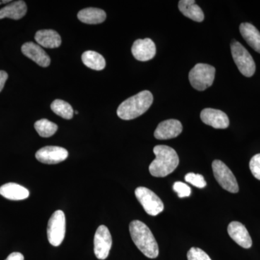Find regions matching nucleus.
<instances>
[{"instance_id":"nucleus-22","label":"nucleus","mask_w":260,"mask_h":260,"mask_svg":"<svg viewBox=\"0 0 260 260\" xmlns=\"http://www.w3.org/2000/svg\"><path fill=\"white\" fill-rule=\"evenodd\" d=\"M82 61L85 66L94 70H104L106 67V61L102 54L96 51H87L82 55Z\"/></svg>"},{"instance_id":"nucleus-12","label":"nucleus","mask_w":260,"mask_h":260,"mask_svg":"<svg viewBox=\"0 0 260 260\" xmlns=\"http://www.w3.org/2000/svg\"><path fill=\"white\" fill-rule=\"evenodd\" d=\"M203 122L207 125L213 126L215 129H226L229 126V119L227 114L218 109H203L200 114Z\"/></svg>"},{"instance_id":"nucleus-9","label":"nucleus","mask_w":260,"mask_h":260,"mask_svg":"<svg viewBox=\"0 0 260 260\" xmlns=\"http://www.w3.org/2000/svg\"><path fill=\"white\" fill-rule=\"evenodd\" d=\"M112 246V238L106 225L98 228L94 237V253L98 259H107Z\"/></svg>"},{"instance_id":"nucleus-3","label":"nucleus","mask_w":260,"mask_h":260,"mask_svg":"<svg viewBox=\"0 0 260 260\" xmlns=\"http://www.w3.org/2000/svg\"><path fill=\"white\" fill-rule=\"evenodd\" d=\"M153 102V94L143 90L121 103L117 109V115L123 120L134 119L146 112Z\"/></svg>"},{"instance_id":"nucleus-6","label":"nucleus","mask_w":260,"mask_h":260,"mask_svg":"<svg viewBox=\"0 0 260 260\" xmlns=\"http://www.w3.org/2000/svg\"><path fill=\"white\" fill-rule=\"evenodd\" d=\"M66 232V219L64 212L56 210L49 219L47 226L48 240L51 245H60L64 239Z\"/></svg>"},{"instance_id":"nucleus-5","label":"nucleus","mask_w":260,"mask_h":260,"mask_svg":"<svg viewBox=\"0 0 260 260\" xmlns=\"http://www.w3.org/2000/svg\"><path fill=\"white\" fill-rule=\"evenodd\" d=\"M231 49L233 59L240 73L247 78L253 76L255 73L256 65L249 51L236 41L231 44Z\"/></svg>"},{"instance_id":"nucleus-11","label":"nucleus","mask_w":260,"mask_h":260,"mask_svg":"<svg viewBox=\"0 0 260 260\" xmlns=\"http://www.w3.org/2000/svg\"><path fill=\"white\" fill-rule=\"evenodd\" d=\"M132 53L137 60L147 61L155 56L156 47L155 43L150 39H138L133 44Z\"/></svg>"},{"instance_id":"nucleus-25","label":"nucleus","mask_w":260,"mask_h":260,"mask_svg":"<svg viewBox=\"0 0 260 260\" xmlns=\"http://www.w3.org/2000/svg\"><path fill=\"white\" fill-rule=\"evenodd\" d=\"M185 181L186 182L190 183L193 186L200 188V189H203L207 185L204 177L201 174H194V173H189V174H186Z\"/></svg>"},{"instance_id":"nucleus-26","label":"nucleus","mask_w":260,"mask_h":260,"mask_svg":"<svg viewBox=\"0 0 260 260\" xmlns=\"http://www.w3.org/2000/svg\"><path fill=\"white\" fill-rule=\"evenodd\" d=\"M188 260H212L208 254L200 248L192 247L187 252Z\"/></svg>"},{"instance_id":"nucleus-1","label":"nucleus","mask_w":260,"mask_h":260,"mask_svg":"<svg viewBox=\"0 0 260 260\" xmlns=\"http://www.w3.org/2000/svg\"><path fill=\"white\" fill-rule=\"evenodd\" d=\"M153 153L155 160L149 166V172L153 177H167L179 166V156L174 148L167 145H157L154 147Z\"/></svg>"},{"instance_id":"nucleus-14","label":"nucleus","mask_w":260,"mask_h":260,"mask_svg":"<svg viewBox=\"0 0 260 260\" xmlns=\"http://www.w3.org/2000/svg\"><path fill=\"white\" fill-rule=\"evenodd\" d=\"M23 54L42 68H47L51 63L50 57L39 44L27 42L21 47Z\"/></svg>"},{"instance_id":"nucleus-20","label":"nucleus","mask_w":260,"mask_h":260,"mask_svg":"<svg viewBox=\"0 0 260 260\" xmlns=\"http://www.w3.org/2000/svg\"><path fill=\"white\" fill-rule=\"evenodd\" d=\"M27 13V5L25 2L15 1L0 10V20L8 18L19 20L25 16Z\"/></svg>"},{"instance_id":"nucleus-24","label":"nucleus","mask_w":260,"mask_h":260,"mask_svg":"<svg viewBox=\"0 0 260 260\" xmlns=\"http://www.w3.org/2000/svg\"><path fill=\"white\" fill-rule=\"evenodd\" d=\"M34 127L42 138H49L56 133L58 129V126L55 123L48 120L47 119H42L36 121L34 124Z\"/></svg>"},{"instance_id":"nucleus-31","label":"nucleus","mask_w":260,"mask_h":260,"mask_svg":"<svg viewBox=\"0 0 260 260\" xmlns=\"http://www.w3.org/2000/svg\"><path fill=\"white\" fill-rule=\"evenodd\" d=\"M10 3V0H7V1H5V0H3V1H0V5L5 4V3Z\"/></svg>"},{"instance_id":"nucleus-15","label":"nucleus","mask_w":260,"mask_h":260,"mask_svg":"<svg viewBox=\"0 0 260 260\" xmlns=\"http://www.w3.org/2000/svg\"><path fill=\"white\" fill-rule=\"evenodd\" d=\"M228 233L234 242L244 249H249L252 245V240L247 229L240 222L233 221L229 223Z\"/></svg>"},{"instance_id":"nucleus-27","label":"nucleus","mask_w":260,"mask_h":260,"mask_svg":"<svg viewBox=\"0 0 260 260\" xmlns=\"http://www.w3.org/2000/svg\"><path fill=\"white\" fill-rule=\"evenodd\" d=\"M173 189L177 193L179 198H184L190 196V187L187 184H186L185 183L181 182V181H177V182L174 183Z\"/></svg>"},{"instance_id":"nucleus-19","label":"nucleus","mask_w":260,"mask_h":260,"mask_svg":"<svg viewBox=\"0 0 260 260\" xmlns=\"http://www.w3.org/2000/svg\"><path fill=\"white\" fill-rule=\"evenodd\" d=\"M179 9L187 18L196 22H203L205 16L203 10L195 4L194 0H181L179 3Z\"/></svg>"},{"instance_id":"nucleus-13","label":"nucleus","mask_w":260,"mask_h":260,"mask_svg":"<svg viewBox=\"0 0 260 260\" xmlns=\"http://www.w3.org/2000/svg\"><path fill=\"white\" fill-rule=\"evenodd\" d=\"M181 123L177 119H168L162 121L154 133V136L158 140H169L177 138L182 132Z\"/></svg>"},{"instance_id":"nucleus-28","label":"nucleus","mask_w":260,"mask_h":260,"mask_svg":"<svg viewBox=\"0 0 260 260\" xmlns=\"http://www.w3.org/2000/svg\"><path fill=\"white\" fill-rule=\"evenodd\" d=\"M249 169L252 175L260 180V153L256 154L251 158L249 162Z\"/></svg>"},{"instance_id":"nucleus-4","label":"nucleus","mask_w":260,"mask_h":260,"mask_svg":"<svg viewBox=\"0 0 260 260\" xmlns=\"http://www.w3.org/2000/svg\"><path fill=\"white\" fill-rule=\"evenodd\" d=\"M215 69L210 64L199 63L189 72V80L191 86L199 91H203L213 85Z\"/></svg>"},{"instance_id":"nucleus-17","label":"nucleus","mask_w":260,"mask_h":260,"mask_svg":"<svg viewBox=\"0 0 260 260\" xmlns=\"http://www.w3.org/2000/svg\"><path fill=\"white\" fill-rule=\"evenodd\" d=\"M0 194L10 200H23L28 198L29 191L16 183H8L0 187Z\"/></svg>"},{"instance_id":"nucleus-21","label":"nucleus","mask_w":260,"mask_h":260,"mask_svg":"<svg viewBox=\"0 0 260 260\" xmlns=\"http://www.w3.org/2000/svg\"><path fill=\"white\" fill-rule=\"evenodd\" d=\"M78 18L82 23L86 24H99L105 21L107 14L105 11L99 8H88L80 10Z\"/></svg>"},{"instance_id":"nucleus-16","label":"nucleus","mask_w":260,"mask_h":260,"mask_svg":"<svg viewBox=\"0 0 260 260\" xmlns=\"http://www.w3.org/2000/svg\"><path fill=\"white\" fill-rule=\"evenodd\" d=\"M36 42L39 46L47 49H55L61 44V37L54 30H41L35 35Z\"/></svg>"},{"instance_id":"nucleus-7","label":"nucleus","mask_w":260,"mask_h":260,"mask_svg":"<svg viewBox=\"0 0 260 260\" xmlns=\"http://www.w3.org/2000/svg\"><path fill=\"white\" fill-rule=\"evenodd\" d=\"M214 177L223 189L229 192H239L237 179L231 169L220 160H215L212 164Z\"/></svg>"},{"instance_id":"nucleus-23","label":"nucleus","mask_w":260,"mask_h":260,"mask_svg":"<svg viewBox=\"0 0 260 260\" xmlns=\"http://www.w3.org/2000/svg\"><path fill=\"white\" fill-rule=\"evenodd\" d=\"M51 109L56 115L61 116L65 119H71L74 114L73 107L69 103L60 99H56L52 102L51 104Z\"/></svg>"},{"instance_id":"nucleus-32","label":"nucleus","mask_w":260,"mask_h":260,"mask_svg":"<svg viewBox=\"0 0 260 260\" xmlns=\"http://www.w3.org/2000/svg\"><path fill=\"white\" fill-rule=\"evenodd\" d=\"M75 114H78V111H75Z\"/></svg>"},{"instance_id":"nucleus-10","label":"nucleus","mask_w":260,"mask_h":260,"mask_svg":"<svg viewBox=\"0 0 260 260\" xmlns=\"http://www.w3.org/2000/svg\"><path fill=\"white\" fill-rule=\"evenodd\" d=\"M69 153L64 148L58 146H46L38 150L36 158L39 162L46 164H56L64 161Z\"/></svg>"},{"instance_id":"nucleus-30","label":"nucleus","mask_w":260,"mask_h":260,"mask_svg":"<svg viewBox=\"0 0 260 260\" xmlns=\"http://www.w3.org/2000/svg\"><path fill=\"white\" fill-rule=\"evenodd\" d=\"M5 260H24V256L21 253L13 252L10 254Z\"/></svg>"},{"instance_id":"nucleus-2","label":"nucleus","mask_w":260,"mask_h":260,"mask_svg":"<svg viewBox=\"0 0 260 260\" xmlns=\"http://www.w3.org/2000/svg\"><path fill=\"white\" fill-rule=\"evenodd\" d=\"M129 232L133 242L145 256L150 259L158 256V243L147 225L140 220H133L129 224Z\"/></svg>"},{"instance_id":"nucleus-29","label":"nucleus","mask_w":260,"mask_h":260,"mask_svg":"<svg viewBox=\"0 0 260 260\" xmlns=\"http://www.w3.org/2000/svg\"><path fill=\"white\" fill-rule=\"evenodd\" d=\"M8 78V75L6 72L0 70V92L3 90L4 88L5 84L6 83L7 80Z\"/></svg>"},{"instance_id":"nucleus-8","label":"nucleus","mask_w":260,"mask_h":260,"mask_svg":"<svg viewBox=\"0 0 260 260\" xmlns=\"http://www.w3.org/2000/svg\"><path fill=\"white\" fill-rule=\"evenodd\" d=\"M135 196L145 211L151 216H156L164 209V203L158 195L153 191L143 186L135 189Z\"/></svg>"},{"instance_id":"nucleus-18","label":"nucleus","mask_w":260,"mask_h":260,"mask_svg":"<svg viewBox=\"0 0 260 260\" xmlns=\"http://www.w3.org/2000/svg\"><path fill=\"white\" fill-rule=\"evenodd\" d=\"M239 30L246 43L260 54V32L257 28L252 24L244 23L241 24Z\"/></svg>"}]
</instances>
